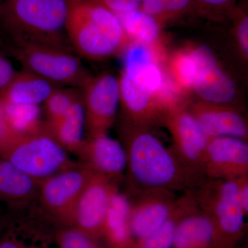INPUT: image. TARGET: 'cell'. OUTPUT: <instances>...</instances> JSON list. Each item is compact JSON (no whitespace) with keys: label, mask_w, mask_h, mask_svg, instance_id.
Here are the masks:
<instances>
[{"label":"cell","mask_w":248,"mask_h":248,"mask_svg":"<svg viewBox=\"0 0 248 248\" xmlns=\"http://www.w3.org/2000/svg\"><path fill=\"white\" fill-rule=\"evenodd\" d=\"M187 102L168 107L162 124L172 137L173 151L186 169L201 182L205 179L203 165L209 138L186 107Z\"/></svg>","instance_id":"52a82bcc"},{"label":"cell","mask_w":248,"mask_h":248,"mask_svg":"<svg viewBox=\"0 0 248 248\" xmlns=\"http://www.w3.org/2000/svg\"><path fill=\"white\" fill-rule=\"evenodd\" d=\"M60 86L22 68L0 90V103L40 106Z\"/></svg>","instance_id":"ac0fdd59"},{"label":"cell","mask_w":248,"mask_h":248,"mask_svg":"<svg viewBox=\"0 0 248 248\" xmlns=\"http://www.w3.org/2000/svg\"><path fill=\"white\" fill-rule=\"evenodd\" d=\"M119 135L126 153V169L138 190L187 192L202 184L175 152L165 146L149 128L121 122Z\"/></svg>","instance_id":"6da1fadb"},{"label":"cell","mask_w":248,"mask_h":248,"mask_svg":"<svg viewBox=\"0 0 248 248\" xmlns=\"http://www.w3.org/2000/svg\"><path fill=\"white\" fill-rule=\"evenodd\" d=\"M88 136L107 133L120 107L118 78L108 72L91 76L81 88Z\"/></svg>","instance_id":"9c48e42d"},{"label":"cell","mask_w":248,"mask_h":248,"mask_svg":"<svg viewBox=\"0 0 248 248\" xmlns=\"http://www.w3.org/2000/svg\"><path fill=\"white\" fill-rule=\"evenodd\" d=\"M131 202L116 186L111 196L102 239L107 248H131L134 240L129 226Z\"/></svg>","instance_id":"d6986e66"},{"label":"cell","mask_w":248,"mask_h":248,"mask_svg":"<svg viewBox=\"0 0 248 248\" xmlns=\"http://www.w3.org/2000/svg\"><path fill=\"white\" fill-rule=\"evenodd\" d=\"M190 192L199 208L213 220L225 246H234L244 233L247 216L238 197L236 179H206Z\"/></svg>","instance_id":"5b68a950"},{"label":"cell","mask_w":248,"mask_h":248,"mask_svg":"<svg viewBox=\"0 0 248 248\" xmlns=\"http://www.w3.org/2000/svg\"><path fill=\"white\" fill-rule=\"evenodd\" d=\"M0 248H25L13 239H6L0 243Z\"/></svg>","instance_id":"836d02e7"},{"label":"cell","mask_w":248,"mask_h":248,"mask_svg":"<svg viewBox=\"0 0 248 248\" xmlns=\"http://www.w3.org/2000/svg\"><path fill=\"white\" fill-rule=\"evenodd\" d=\"M56 239L60 248H106L101 240L94 239L75 227L62 228Z\"/></svg>","instance_id":"4316f807"},{"label":"cell","mask_w":248,"mask_h":248,"mask_svg":"<svg viewBox=\"0 0 248 248\" xmlns=\"http://www.w3.org/2000/svg\"><path fill=\"white\" fill-rule=\"evenodd\" d=\"M4 117L17 136H24L40 131L45 128L41 120L40 106L2 104Z\"/></svg>","instance_id":"cb8c5ba5"},{"label":"cell","mask_w":248,"mask_h":248,"mask_svg":"<svg viewBox=\"0 0 248 248\" xmlns=\"http://www.w3.org/2000/svg\"><path fill=\"white\" fill-rule=\"evenodd\" d=\"M166 1L167 0H142L140 9L155 18L161 27Z\"/></svg>","instance_id":"f546056e"},{"label":"cell","mask_w":248,"mask_h":248,"mask_svg":"<svg viewBox=\"0 0 248 248\" xmlns=\"http://www.w3.org/2000/svg\"><path fill=\"white\" fill-rule=\"evenodd\" d=\"M118 79L121 122L146 128L162 124L166 108L159 97L139 87L123 71Z\"/></svg>","instance_id":"5bb4252c"},{"label":"cell","mask_w":248,"mask_h":248,"mask_svg":"<svg viewBox=\"0 0 248 248\" xmlns=\"http://www.w3.org/2000/svg\"><path fill=\"white\" fill-rule=\"evenodd\" d=\"M172 248H227L216 226L197 205L178 223Z\"/></svg>","instance_id":"e0dca14e"},{"label":"cell","mask_w":248,"mask_h":248,"mask_svg":"<svg viewBox=\"0 0 248 248\" xmlns=\"http://www.w3.org/2000/svg\"><path fill=\"white\" fill-rule=\"evenodd\" d=\"M66 34L78 55L91 60L112 58L130 42L117 15L89 0H67Z\"/></svg>","instance_id":"7a4b0ae2"},{"label":"cell","mask_w":248,"mask_h":248,"mask_svg":"<svg viewBox=\"0 0 248 248\" xmlns=\"http://www.w3.org/2000/svg\"><path fill=\"white\" fill-rule=\"evenodd\" d=\"M136 200L131 202L129 226L135 241L154 232L170 218L179 198L174 192L164 189L138 190Z\"/></svg>","instance_id":"8fae6325"},{"label":"cell","mask_w":248,"mask_h":248,"mask_svg":"<svg viewBox=\"0 0 248 248\" xmlns=\"http://www.w3.org/2000/svg\"><path fill=\"white\" fill-rule=\"evenodd\" d=\"M68 9L67 0H3L0 22L8 39L73 50L66 34Z\"/></svg>","instance_id":"3957f363"},{"label":"cell","mask_w":248,"mask_h":248,"mask_svg":"<svg viewBox=\"0 0 248 248\" xmlns=\"http://www.w3.org/2000/svg\"><path fill=\"white\" fill-rule=\"evenodd\" d=\"M130 43L156 45L161 42V31L163 28L157 21L151 16L139 9L117 15Z\"/></svg>","instance_id":"7402d4cb"},{"label":"cell","mask_w":248,"mask_h":248,"mask_svg":"<svg viewBox=\"0 0 248 248\" xmlns=\"http://www.w3.org/2000/svg\"><path fill=\"white\" fill-rule=\"evenodd\" d=\"M0 156L40 182L76 164L47 132L45 125L37 133L17 136Z\"/></svg>","instance_id":"8992f818"},{"label":"cell","mask_w":248,"mask_h":248,"mask_svg":"<svg viewBox=\"0 0 248 248\" xmlns=\"http://www.w3.org/2000/svg\"><path fill=\"white\" fill-rule=\"evenodd\" d=\"M94 172L81 161L40 182L42 205L64 227L71 226L77 202Z\"/></svg>","instance_id":"ba28073f"},{"label":"cell","mask_w":248,"mask_h":248,"mask_svg":"<svg viewBox=\"0 0 248 248\" xmlns=\"http://www.w3.org/2000/svg\"><path fill=\"white\" fill-rule=\"evenodd\" d=\"M195 14L214 22L229 19L236 0H192Z\"/></svg>","instance_id":"484cf974"},{"label":"cell","mask_w":248,"mask_h":248,"mask_svg":"<svg viewBox=\"0 0 248 248\" xmlns=\"http://www.w3.org/2000/svg\"><path fill=\"white\" fill-rule=\"evenodd\" d=\"M186 107L208 138L232 137L247 141V120L233 106L200 99L187 103Z\"/></svg>","instance_id":"9a60e30c"},{"label":"cell","mask_w":248,"mask_h":248,"mask_svg":"<svg viewBox=\"0 0 248 248\" xmlns=\"http://www.w3.org/2000/svg\"><path fill=\"white\" fill-rule=\"evenodd\" d=\"M78 155L81 162L94 172L114 180L126 169L127 156L123 145L107 133L88 136Z\"/></svg>","instance_id":"2e32d148"},{"label":"cell","mask_w":248,"mask_h":248,"mask_svg":"<svg viewBox=\"0 0 248 248\" xmlns=\"http://www.w3.org/2000/svg\"><path fill=\"white\" fill-rule=\"evenodd\" d=\"M9 40V48L23 69L59 86L81 89L91 78L72 49L22 40Z\"/></svg>","instance_id":"277c9868"},{"label":"cell","mask_w":248,"mask_h":248,"mask_svg":"<svg viewBox=\"0 0 248 248\" xmlns=\"http://www.w3.org/2000/svg\"><path fill=\"white\" fill-rule=\"evenodd\" d=\"M189 47L197 67L192 91L201 100L232 106L236 95V85L219 66L213 51L205 45Z\"/></svg>","instance_id":"4fadbf2b"},{"label":"cell","mask_w":248,"mask_h":248,"mask_svg":"<svg viewBox=\"0 0 248 248\" xmlns=\"http://www.w3.org/2000/svg\"><path fill=\"white\" fill-rule=\"evenodd\" d=\"M17 137L9 126L5 117L0 118V153L4 151Z\"/></svg>","instance_id":"1f68e13d"},{"label":"cell","mask_w":248,"mask_h":248,"mask_svg":"<svg viewBox=\"0 0 248 248\" xmlns=\"http://www.w3.org/2000/svg\"><path fill=\"white\" fill-rule=\"evenodd\" d=\"M238 197L245 213L248 214V174L236 179Z\"/></svg>","instance_id":"d6a6232c"},{"label":"cell","mask_w":248,"mask_h":248,"mask_svg":"<svg viewBox=\"0 0 248 248\" xmlns=\"http://www.w3.org/2000/svg\"><path fill=\"white\" fill-rule=\"evenodd\" d=\"M4 117V110H3L2 105L0 103V118H2Z\"/></svg>","instance_id":"e575fe53"},{"label":"cell","mask_w":248,"mask_h":248,"mask_svg":"<svg viewBox=\"0 0 248 248\" xmlns=\"http://www.w3.org/2000/svg\"><path fill=\"white\" fill-rule=\"evenodd\" d=\"M164 69L169 79L184 95L192 92L197 67L190 47L176 50L167 57Z\"/></svg>","instance_id":"603a6c76"},{"label":"cell","mask_w":248,"mask_h":248,"mask_svg":"<svg viewBox=\"0 0 248 248\" xmlns=\"http://www.w3.org/2000/svg\"><path fill=\"white\" fill-rule=\"evenodd\" d=\"M46 130L65 150L78 155L84 141L85 112L82 98L56 121L45 122Z\"/></svg>","instance_id":"ffe728a7"},{"label":"cell","mask_w":248,"mask_h":248,"mask_svg":"<svg viewBox=\"0 0 248 248\" xmlns=\"http://www.w3.org/2000/svg\"><path fill=\"white\" fill-rule=\"evenodd\" d=\"M115 182L93 173L77 202L72 227L94 239H102L111 196L117 186Z\"/></svg>","instance_id":"30bf717a"},{"label":"cell","mask_w":248,"mask_h":248,"mask_svg":"<svg viewBox=\"0 0 248 248\" xmlns=\"http://www.w3.org/2000/svg\"><path fill=\"white\" fill-rule=\"evenodd\" d=\"M110 10L116 15L125 14L139 9L142 0H89Z\"/></svg>","instance_id":"f1b7e54d"},{"label":"cell","mask_w":248,"mask_h":248,"mask_svg":"<svg viewBox=\"0 0 248 248\" xmlns=\"http://www.w3.org/2000/svg\"><path fill=\"white\" fill-rule=\"evenodd\" d=\"M81 98V91L78 88L60 86L55 89L44 103L47 117L46 122H52L62 118Z\"/></svg>","instance_id":"d4e9b609"},{"label":"cell","mask_w":248,"mask_h":248,"mask_svg":"<svg viewBox=\"0 0 248 248\" xmlns=\"http://www.w3.org/2000/svg\"><path fill=\"white\" fill-rule=\"evenodd\" d=\"M234 248V246H233V247H230V248Z\"/></svg>","instance_id":"8d00e7d4"},{"label":"cell","mask_w":248,"mask_h":248,"mask_svg":"<svg viewBox=\"0 0 248 248\" xmlns=\"http://www.w3.org/2000/svg\"><path fill=\"white\" fill-rule=\"evenodd\" d=\"M232 22L236 42L244 60L248 59V16L245 6L236 4L229 19Z\"/></svg>","instance_id":"83f0119b"},{"label":"cell","mask_w":248,"mask_h":248,"mask_svg":"<svg viewBox=\"0 0 248 248\" xmlns=\"http://www.w3.org/2000/svg\"><path fill=\"white\" fill-rule=\"evenodd\" d=\"M40 182L0 156V198L17 202L39 193Z\"/></svg>","instance_id":"44dd1931"},{"label":"cell","mask_w":248,"mask_h":248,"mask_svg":"<svg viewBox=\"0 0 248 248\" xmlns=\"http://www.w3.org/2000/svg\"><path fill=\"white\" fill-rule=\"evenodd\" d=\"M3 0H0V11H1V4H2Z\"/></svg>","instance_id":"d590c367"},{"label":"cell","mask_w":248,"mask_h":248,"mask_svg":"<svg viewBox=\"0 0 248 248\" xmlns=\"http://www.w3.org/2000/svg\"><path fill=\"white\" fill-rule=\"evenodd\" d=\"M16 73L12 63L0 50V90L11 81Z\"/></svg>","instance_id":"4dcf8cb0"},{"label":"cell","mask_w":248,"mask_h":248,"mask_svg":"<svg viewBox=\"0 0 248 248\" xmlns=\"http://www.w3.org/2000/svg\"><path fill=\"white\" fill-rule=\"evenodd\" d=\"M205 179L235 180L248 174L247 141L232 137L209 138L203 165Z\"/></svg>","instance_id":"7c38bea8"}]
</instances>
